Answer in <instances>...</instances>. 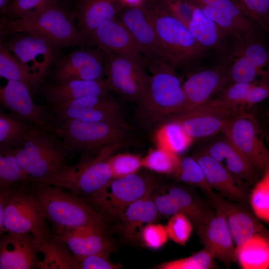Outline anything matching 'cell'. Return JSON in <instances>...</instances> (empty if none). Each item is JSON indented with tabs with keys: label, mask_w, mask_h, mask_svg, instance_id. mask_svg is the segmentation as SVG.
Returning <instances> with one entry per match:
<instances>
[{
	"label": "cell",
	"mask_w": 269,
	"mask_h": 269,
	"mask_svg": "<svg viewBox=\"0 0 269 269\" xmlns=\"http://www.w3.org/2000/svg\"><path fill=\"white\" fill-rule=\"evenodd\" d=\"M27 186L53 225L52 231L88 228L108 233L106 219L82 198L47 183L29 182Z\"/></svg>",
	"instance_id": "6da1fadb"
},
{
	"label": "cell",
	"mask_w": 269,
	"mask_h": 269,
	"mask_svg": "<svg viewBox=\"0 0 269 269\" xmlns=\"http://www.w3.org/2000/svg\"><path fill=\"white\" fill-rule=\"evenodd\" d=\"M73 12L57 1L31 16L19 19L1 18L0 35L20 32L34 33L48 39L59 48L88 44L75 24Z\"/></svg>",
	"instance_id": "7a4b0ae2"
},
{
	"label": "cell",
	"mask_w": 269,
	"mask_h": 269,
	"mask_svg": "<svg viewBox=\"0 0 269 269\" xmlns=\"http://www.w3.org/2000/svg\"><path fill=\"white\" fill-rule=\"evenodd\" d=\"M153 20L166 62L174 69L194 67L209 51L194 38L187 26L158 3H145Z\"/></svg>",
	"instance_id": "3957f363"
},
{
	"label": "cell",
	"mask_w": 269,
	"mask_h": 269,
	"mask_svg": "<svg viewBox=\"0 0 269 269\" xmlns=\"http://www.w3.org/2000/svg\"><path fill=\"white\" fill-rule=\"evenodd\" d=\"M149 68V86L144 99L138 105L137 115L142 124L150 127L185 110L187 100L175 69L166 62Z\"/></svg>",
	"instance_id": "277c9868"
},
{
	"label": "cell",
	"mask_w": 269,
	"mask_h": 269,
	"mask_svg": "<svg viewBox=\"0 0 269 269\" xmlns=\"http://www.w3.org/2000/svg\"><path fill=\"white\" fill-rule=\"evenodd\" d=\"M30 182H41L66 165L67 151L61 142L37 127L31 128L12 149Z\"/></svg>",
	"instance_id": "5b68a950"
},
{
	"label": "cell",
	"mask_w": 269,
	"mask_h": 269,
	"mask_svg": "<svg viewBox=\"0 0 269 269\" xmlns=\"http://www.w3.org/2000/svg\"><path fill=\"white\" fill-rule=\"evenodd\" d=\"M59 122L58 126H54L53 132L62 138L61 143L67 152L91 156L108 146H123L130 139L128 128L113 124L79 119Z\"/></svg>",
	"instance_id": "8992f818"
},
{
	"label": "cell",
	"mask_w": 269,
	"mask_h": 269,
	"mask_svg": "<svg viewBox=\"0 0 269 269\" xmlns=\"http://www.w3.org/2000/svg\"><path fill=\"white\" fill-rule=\"evenodd\" d=\"M27 184L0 189V199L4 202V210L0 223V234L31 233L42 242L47 241L53 237V232Z\"/></svg>",
	"instance_id": "52a82bcc"
},
{
	"label": "cell",
	"mask_w": 269,
	"mask_h": 269,
	"mask_svg": "<svg viewBox=\"0 0 269 269\" xmlns=\"http://www.w3.org/2000/svg\"><path fill=\"white\" fill-rule=\"evenodd\" d=\"M121 147L120 145L108 146L94 157L83 156L77 164L65 165L53 175L37 182L59 186L81 198L89 196L113 178L108 160Z\"/></svg>",
	"instance_id": "ba28073f"
},
{
	"label": "cell",
	"mask_w": 269,
	"mask_h": 269,
	"mask_svg": "<svg viewBox=\"0 0 269 269\" xmlns=\"http://www.w3.org/2000/svg\"><path fill=\"white\" fill-rule=\"evenodd\" d=\"M156 184L153 176L138 171L113 178L94 194L82 198L106 219H119L130 204L154 190Z\"/></svg>",
	"instance_id": "9c48e42d"
},
{
	"label": "cell",
	"mask_w": 269,
	"mask_h": 269,
	"mask_svg": "<svg viewBox=\"0 0 269 269\" xmlns=\"http://www.w3.org/2000/svg\"><path fill=\"white\" fill-rule=\"evenodd\" d=\"M245 111L242 107L232 105L218 98L174 114L165 121L177 122L194 140L222 133L230 120Z\"/></svg>",
	"instance_id": "30bf717a"
},
{
	"label": "cell",
	"mask_w": 269,
	"mask_h": 269,
	"mask_svg": "<svg viewBox=\"0 0 269 269\" xmlns=\"http://www.w3.org/2000/svg\"><path fill=\"white\" fill-rule=\"evenodd\" d=\"M144 65L125 55L105 53L104 73L110 90L126 100L140 104L145 97L151 78Z\"/></svg>",
	"instance_id": "8fae6325"
},
{
	"label": "cell",
	"mask_w": 269,
	"mask_h": 269,
	"mask_svg": "<svg viewBox=\"0 0 269 269\" xmlns=\"http://www.w3.org/2000/svg\"><path fill=\"white\" fill-rule=\"evenodd\" d=\"M153 192L151 196L160 215L171 216L182 213L196 229L205 225L216 212L207 199L186 186L170 185Z\"/></svg>",
	"instance_id": "7c38bea8"
},
{
	"label": "cell",
	"mask_w": 269,
	"mask_h": 269,
	"mask_svg": "<svg viewBox=\"0 0 269 269\" xmlns=\"http://www.w3.org/2000/svg\"><path fill=\"white\" fill-rule=\"evenodd\" d=\"M6 36L8 38L2 43L31 73L43 81L57 58L59 47L34 33L15 32Z\"/></svg>",
	"instance_id": "4fadbf2b"
},
{
	"label": "cell",
	"mask_w": 269,
	"mask_h": 269,
	"mask_svg": "<svg viewBox=\"0 0 269 269\" xmlns=\"http://www.w3.org/2000/svg\"><path fill=\"white\" fill-rule=\"evenodd\" d=\"M52 105L59 122L79 119L86 122L108 123L129 129L122 107L108 95L87 97L68 103Z\"/></svg>",
	"instance_id": "5bb4252c"
},
{
	"label": "cell",
	"mask_w": 269,
	"mask_h": 269,
	"mask_svg": "<svg viewBox=\"0 0 269 269\" xmlns=\"http://www.w3.org/2000/svg\"><path fill=\"white\" fill-rule=\"evenodd\" d=\"M223 133L262 175L269 165V151L261 138L254 116L246 111L234 117Z\"/></svg>",
	"instance_id": "9a60e30c"
},
{
	"label": "cell",
	"mask_w": 269,
	"mask_h": 269,
	"mask_svg": "<svg viewBox=\"0 0 269 269\" xmlns=\"http://www.w3.org/2000/svg\"><path fill=\"white\" fill-rule=\"evenodd\" d=\"M121 20L128 29L149 66L167 63L156 30L144 3L125 6Z\"/></svg>",
	"instance_id": "2e32d148"
},
{
	"label": "cell",
	"mask_w": 269,
	"mask_h": 269,
	"mask_svg": "<svg viewBox=\"0 0 269 269\" xmlns=\"http://www.w3.org/2000/svg\"><path fill=\"white\" fill-rule=\"evenodd\" d=\"M105 53L101 49H81L59 59L51 72L55 83L104 78Z\"/></svg>",
	"instance_id": "e0dca14e"
},
{
	"label": "cell",
	"mask_w": 269,
	"mask_h": 269,
	"mask_svg": "<svg viewBox=\"0 0 269 269\" xmlns=\"http://www.w3.org/2000/svg\"><path fill=\"white\" fill-rule=\"evenodd\" d=\"M41 241L31 233L0 235V269H41Z\"/></svg>",
	"instance_id": "ac0fdd59"
},
{
	"label": "cell",
	"mask_w": 269,
	"mask_h": 269,
	"mask_svg": "<svg viewBox=\"0 0 269 269\" xmlns=\"http://www.w3.org/2000/svg\"><path fill=\"white\" fill-rule=\"evenodd\" d=\"M205 195L212 207L224 215L236 248L257 234L268 233L248 206L227 199L213 190Z\"/></svg>",
	"instance_id": "d6986e66"
},
{
	"label": "cell",
	"mask_w": 269,
	"mask_h": 269,
	"mask_svg": "<svg viewBox=\"0 0 269 269\" xmlns=\"http://www.w3.org/2000/svg\"><path fill=\"white\" fill-rule=\"evenodd\" d=\"M32 95L24 83L8 80L6 85L0 88V102L17 117L46 132H53L52 119L43 107L33 102Z\"/></svg>",
	"instance_id": "ffe728a7"
},
{
	"label": "cell",
	"mask_w": 269,
	"mask_h": 269,
	"mask_svg": "<svg viewBox=\"0 0 269 269\" xmlns=\"http://www.w3.org/2000/svg\"><path fill=\"white\" fill-rule=\"evenodd\" d=\"M230 84L227 63H221L192 73L182 84L187 100L185 110L212 99Z\"/></svg>",
	"instance_id": "44dd1931"
},
{
	"label": "cell",
	"mask_w": 269,
	"mask_h": 269,
	"mask_svg": "<svg viewBox=\"0 0 269 269\" xmlns=\"http://www.w3.org/2000/svg\"><path fill=\"white\" fill-rule=\"evenodd\" d=\"M203 148L231 173L240 187L244 183L255 184L259 180V172L223 134Z\"/></svg>",
	"instance_id": "7402d4cb"
},
{
	"label": "cell",
	"mask_w": 269,
	"mask_h": 269,
	"mask_svg": "<svg viewBox=\"0 0 269 269\" xmlns=\"http://www.w3.org/2000/svg\"><path fill=\"white\" fill-rule=\"evenodd\" d=\"M215 211L205 225L196 229L204 249L215 260L229 267L236 261V247L224 215Z\"/></svg>",
	"instance_id": "603a6c76"
},
{
	"label": "cell",
	"mask_w": 269,
	"mask_h": 269,
	"mask_svg": "<svg viewBox=\"0 0 269 269\" xmlns=\"http://www.w3.org/2000/svg\"><path fill=\"white\" fill-rule=\"evenodd\" d=\"M89 43L105 53L122 54L146 63L128 29L116 18L100 24L93 33Z\"/></svg>",
	"instance_id": "cb8c5ba5"
},
{
	"label": "cell",
	"mask_w": 269,
	"mask_h": 269,
	"mask_svg": "<svg viewBox=\"0 0 269 269\" xmlns=\"http://www.w3.org/2000/svg\"><path fill=\"white\" fill-rule=\"evenodd\" d=\"M188 28L196 40L219 57L222 63L231 57L230 39L227 33L196 4Z\"/></svg>",
	"instance_id": "d4e9b609"
},
{
	"label": "cell",
	"mask_w": 269,
	"mask_h": 269,
	"mask_svg": "<svg viewBox=\"0 0 269 269\" xmlns=\"http://www.w3.org/2000/svg\"><path fill=\"white\" fill-rule=\"evenodd\" d=\"M202 168L207 181L221 196L230 200L249 205L247 192L237 183L231 173L203 148H198L192 155Z\"/></svg>",
	"instance_id": "484cf974"
},
{
	"label": "cell",
	"mask_w": 269,
	"mask_h": 269,
	"mask_svg": "<svg viewBox=\"0 0 269 269\" xmlns=\"http://www.w3.org/2000/svg\"><path fill=\"white\" fill-rule=\"evenodd\" d=\"M53 236L63 242L76 257L97 253L110 254L115 246L108 234L88 228L52 231Z\"/></svg>",
	"instance_id": "4316f807"
},
{
	"label": "cell",
	"mask_w": 269,
	"mask_h": 269,
	"mask_svg": "<svg viewBox=\"0 0 269 269\" xmlns=\"http://www.w3.org/2000/svg\"><path fill=\"white\" fill-rule=\"evenodd\" d=\"M125 6L122 0H80L73 14L88 43L96 29L103 22L115 18Z\"/></svg>",
	"instance_id": "83f0119b"
},
{
	"label": "cell",
	"mask_w": 269,
	"mask_h": 269,
	"mask_svg": "<svg viewBox=\"0 0 269 269\" xmlns=\"http://www.w3.org/2000/svg\"><path fill=\"white\" fill-rule=\"evenodd\" d=\"M110 89L105 79L72 80L48 84L41 88V94L52 104L65 103L87 97L107 95Z\"/></svg>",
	"instance_id": "f1b7e54d"
},
{
	"label": "cell",
	"mask_w": 269,
	"mask_h": 269,
	"mask_svg": "<svg viewBox=\"0 0 269 269\" xmlns=\"http://www.w3.org/2000/svg\"><path fill=\"white\" fill-rule=\"evenodd\" d=\"M153 190L130 204L119 218L121 229L128 239L140 238L143 228L153 223L160 215L151 196Z\"/></svg>",
	"instance_id": "f546056e"
},
{
	"label": "cell",
	"mask_w": 269,
	"mask_h": 269,
	"mask_svg": "<svg viewBox=\"0 0 269 269\" xmlns=\"http://www.w3.org/2000/svg\"><path fill=\"white\" fill-rule=\"evenodd\" d=\"M236 261L243 269H269V233L255 235L236 248Z\"/></svg>",
	"instance_id": "4dcf8cb0"
},
{
	"label": "cell",
	"mask_w": 269,
	"mask_h": 269,
	"mask_svg": "<svg viewBox=\"0 0 269 269\" xmlns=\"http://www.w3.org/2000/svg\"><path fill=\"white\" fill-rule=\"evenodd\" d=\"M230 39L231 59L244 57L269 77V46L263 36H246Z\"/></svg>",
	"instance_id": "1f68e13d"
},
{
	"label": "cell",
	"mask_w": 269,
	"mask_h": 269,
	"mask_svg": "<svg viewBox=\"0 0 269 269\" xmlns=\"http://www.w3.org/2000/svg\"><path fill=\"white\" fill-rule=\"evenodd\" d=\"M0 76L7 80H15L24 83L32 94L42 82L22 64L2 42L0 44Z\"/></svg>",
	"instance_id": "d6a6232c"
},
{
	"label": "cell",
	"mask_w": 269,
	"mask_h": 269,
	"mask_svg": "<svg viewBox=\"0 0 269 269\" xmlns=\"http://www.w3.org/2000/svg\"><path fill=\"white\" fill-rule=\"evenodd\" d=\"M157 147L179 155L185 151L194 140L175 121H166L157 128L154 135Z\"/></svg>",
	"instance_id": "836d02e7"
},
{
	"label": "cell",
	"mask_w": 269,
	"mask_h": 269,
	"mask_svg": "<svg viewBox=\"0 0 269 269\" xmlns=\"http://www.w3.org/2000/svg\"><path fill=\"white\" fill-rule=\"evenodd\" d=\"M41 253L44 256L41 269H79L75 256L67 246L54 236L41 242Z\"/></svg>",
	"instance_id": "e575fe53"
},
{
	"label": "cell",
	"mask_w": 269,
	"mask_h": 269,
	"mask_svg": "<svg viewBox=\"0 0 269 269\" xmlns=\"http://www.w3.org/2000/svg\"><path fill=\"white\" fill-rule=\"evenodd\" d=\"M0 150V189L28 183L30 178L12 149Z\"/></svg>",
	"instance_id": "d590c367"
},
{
	"label": "cell",
	"mask_w": 269,
	"mask_h": 269,
	"mask_svg": "<svg viewBox=\"0 0 269 269\" xmlns=\"http://www.w3.org/2000/svg\"><path fill=\"white\" fill-rule=\"evenodd\" d=\"M171 176L182 183L199 188L204 194L213 190L201 165L192 156L181 157L176 171Z\"/></svg>",
	"instance_id": "8d00e7d4"
},
{
	"label": "cell",
	"mask_w": 269,
	"mask_h": 269,
	"mask_svg": "<svg viewBox=\"0 0 269 269\" xmlns=\"http://www.w3.org/2000/svg\"><path fill=\"white\" fill-rule=\"evenodd\" d=\"M18 118L0 114V150L12 149L31 128Z\"/></svg>",
	"instance_id": "74e56055"
},
{
	"label": "cell",
	"mask_w": 269,
	"mask_h": 269,
	"mask_svg": "<svg viewBox=\"0 0 269 269\" xmlns=\"http://www.w3.org/2000/svg\"><path fill=\"white\" fill-rule=\"evenodd\" d=\"M180 158L177 154L157 147L149 149L146 156L142 158V167L171 176L176 171Z\"/></svg>",
	"instance_id": "f35d334b"
},
{
	"label": "cell",
	"mask_w": 269,
	"mask_h": 269,
	"mask_svg": "<svg viewBox=\"0 0 269 269\" xmlns=\"http://www.w3.org/2000/svg\"><path fill=\"white\" fill-rule=\"evenodd\" d=\"M249 205L259 219L269 224V165L255 183L249 195Z\"/></svg>",
	"instance_id": "ab89813d"
},
{
	"label": "cell",
	"mask_w": 269,
	"mask_h": 269,
	"mask_svg": "<svg viewBox=\"0 0 269 269\" xmlns=\"http://www.w3.org/2000/svg\"><path fill=\"white\" fill-rule=\"evenodd\" d=\"M231 84L233 83H251L258 78L269 77L242 56L232 57L227 63Z\"/></svg>",
	"instance_id": "60d3db41"
},
{
	"label": "cell",
	"mask_w": 269,
	"mask_h": 269,
	"mask_svg": "<svg viewBox=\"0 0 269 269\" xmlns=\"http://www.w3.org/2000/svg\"><path fill=\"white\" fill-rule=\"evenodd\" d=\"M215 259L205 249L189 257L161 263L158 269H211L217 267Z\"/></svg>",
	"instance_id": "b9f144b4"
},
{
	"label": "cell",
	"mask_w": 269,
	"mask_h": 269,
	"mask_svg": "<svg viewBox=\"0 0 269 269\" xmlns=\"http://www.w3.org/2000/svg\"><path fill=\"white\" fill-rule=\"evenodd\" d=\"M241 10L269 33V0H232Z\"/></svg>",
	"instance_id": "7bdbcfd3"
},
{
	"label": "cell",
	"mask_w": 269,
	"mask_h": 269,
	"mask_svg": "<svg viewBox=\"0 0 269 269\" xmlns=\"http://www.w3.org/2000/svg\"><path fill=\"white\" fill-rule=\"evenodd\" d=\"M193 225L186 215L177 213L170 216L165 226L169 238L180 245L185 246L191 236Z\"/></svg>",
	"instance_id": "ee69618b"
},
{
	"label": "cell",
	"mask_w": 269,
	"mask_h": 269,
	"mask_svg": "<svg viewBox=\"0 0 269 269\" xmlns=\"http://www.w3.org/2000/svg\"><path fill=\"white\" fill-rule=\"evenodd\" d=\"M57 0H12L7 8V19H19L36 14Z\"/></svg>",
	"instance_id": "f6af8a7d"
},
{
	"label": "cell",
	"mask_w": 269,
	"mask_h": 269,
	"mask_svg": "<svg viewBox=\"0 0 269 269\" xmlns=\"http://www.w3.org/2000/svg\"><path fill=\"white\" fill-rule=\"evenodd\" d=\"M113 178L122 177L135 173L142 167V158L131 153L111 155L109 158Z\"/></svg>",
	"instance_id": "bcb514c9"
},
{
	"label": "cell",
	"mask_w": 269,
	"mask_h": 269,
	"mask_svg": "<svg viewBox=\"0 0 269 269\" xmlns=\"http://www.w3.org/2000/svg\"><path fill=\"white\" fill-rule=\"evenodd\" d=\"M158 4L187 27L196 5L192 0H160Z\"/></svg>",
	"instance_id": "7dc6e473"
},
{
	"label": "cell",
	"mask_w": 269,
	"mask_h": 269,
	"mask_svg": "<svg viewBox=\"0 0 269 269\" xmlns=\"http://www.w3.org/2000/svg\"><path fill=\"white\" fill-rule=\"evenodd\" d=\"M255 82L231 83L220 93L219 98L234 106H245L247 98Z\"/></svg>",
	"instance_id": "c3c4849f"
},
{
	"label": "cell",
	"mask_w": 269,
	"mask_h": 269,
	"mask_svg": "<svg viewBox=\"0 0 269 269\" xmlns=\"http://www.w3.org/2000/svg\"><path fill=\"white\" fill-rule=\"evenodd\" d=\"M140 238L146 247L152 249L161 248L169 238L166 226L154 223L148 224L143 228Z\"/></svg>",
	"instance_id": "681fc988"
},
{
	"label": "cell",
	"mask_w": 269,
	"mask_h": 269,
	"mask_svg": "<svg viewBox=\"0 0 269 269\" xmlns=\"http://www.w3.org/2000/svg\"><path fill=\"white\" fill-rule=\"evenodd\" d=\"M110 254L97 253L85 256H75L79 269H118L119 265L111 261Z\"/></svg>",
	"instance_id": "f907efd6"
},
{
	"label": "cell",
	"mask_w": 269,
	"mask_h": 269,
	"mask_svg": "<svg viewBox=\"0 0 269 269\" xmlns=\"http://www.w3.org/2000/svg\"><path fill=\"white\" fill-rule=\"evenodd\" d=\"M268 98H269V79L261 78L255 82L245 106L251 107Z\"/></svg>",
	"instance_id": "816d5d0a"
},
{
	"label": "cell",
	"mask_w": 269,
	"mask_h": 269,
	"mask_svg": "<svg viewBox=\"0 0 269 269\" xmlns=\"http://www.w3.org/2000/svg\"><path fill=\"white\" fill-rule=\"evenodd\" d=\"M12 0H0V11L2 15H5L8 7Z\"/></svg>",
	"instance_id": "f5cc1de1"
},
{
	"label": "cell",
	"mask_w": 269,
	"mask_h": 269,
	"mask_svg": "<svg viewBox=\"0 0 269 269\" xmlns=\"http://www.w3.org/2000/svg\"><path fill=\"white\" fill-rule=\"evenodd\" d=\"M124 5L128 6H140L144 4L143 0H122Z\"/></svg>",
	"instance_id": "db71d44e"
}]
</instances>
